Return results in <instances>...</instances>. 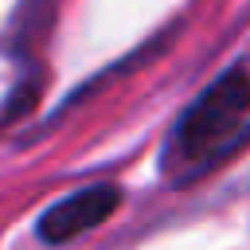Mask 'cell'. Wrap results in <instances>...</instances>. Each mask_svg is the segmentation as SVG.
Returning <instances> with one entry per match:
<instances>
[{
    "instance_id": "obj_1",
    "label": "cell",
    "mask_w": 250,
    "mask_h": 250,
    "mask_svg": "<svg viewBox=\"0 0 250 250\" xmlns=\"http://www.w3.org/2000/svg\"><path fill=\"white\" fill-rule=\"evenodd\" d=\"M250 109V74L242 66L227 70L180 121L176 137H172V148H168V160L172 164H191V160H203L238 121L242 113Z\"/></svg>"
},
{
    "instance_id": "obj_2",
    "label": "cell",
    "mask_w": 250,
    "mask_h": 250,
    "mask_svg": "<svg viewBox=\"0 0 250 250\" xmlns=\"http://www.w3.org/2000/svg\"><path fill=\"white\" fill-rule=\"evenodd\" d=\"M117 203H121V191L109 188V184L82 188V191L59 199L55 207H47V211L39 215V234H43L47 242H55V246H59V242H70V238L94 230L102 219H109V215L117 211Z\"/></svg>"
}]
</instances>
